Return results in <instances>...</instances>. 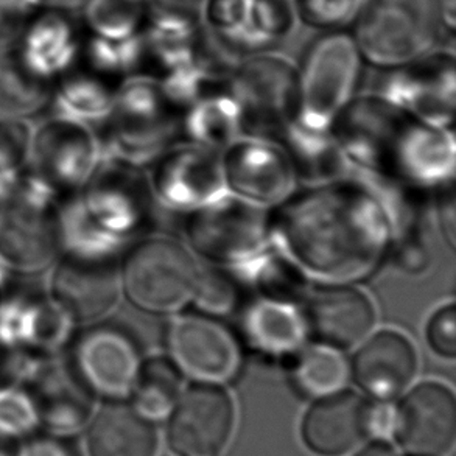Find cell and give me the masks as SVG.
Masks as SVG:
<instances>
[{
	"label": "cell",
	"mask_w": 456,
	"mask_h": 456,
	"mask_svg": "<svg viewBox=\"0 0 456 456\" xmlns=\"http://www.w3.org/2000/svg\"><path fill=\"white\" fill-rule=\"evenodd\" d=\"M78 327L45 289L18 284L0 308V335L33 363L64 357Z\"/></svg>",
	"instance_id": "obj_11"
},
{
	"label": "cell",
	"mask_w": 456,
	"mask_h": 456,
	"mask_svg": "<svg viewBox=\"0 0 456 456\" xmlns=\"http://www.w3.org/2000/svg\"><path fill=\"white\" fill-rule=\"evenodd\" d=\"M120 85L94 74L83 66L69 70L56 81L50 105L58 118H70L80 124L103 122L111 112Z\"/></svg>",
	"instance_id": "obj_23"
},
{
	"label": "cell",
	"mask_w": 456,
	"mask_h": 456,
	"mask_svg": "<svg viewBox=\"0 0 456 456\" xmlns=\"http://www.w3.org/2000/svg\"><path fill=\"white\" fill-rule=\"evenodd\" d=\"M352 456H402V453L389 439H366L352 452Z\"/></svg>",
	"instance_id": "obj_42"
},
{
	"label": "cell",
	"mask_w": 456,
	"mask_h": 456,
	"mask_svg": "<svg viewBox=\"0 0 456 456\" xmlns=\"http://www.w3.org/2000/svg\"><path fill=\"white\" fill-rule=\"evenodd\" d=\"M33 364L30 358L0 335V391L20 387Z\"/></svg>",
	"instance_id": "obj_38"
},
{
	"label": "cell",
	"mask_w": 456,
	"mask_h": 456,
	"mask_svg": "<svg viewBox=\"0 0 456 456\" xmlns=\"http://www.w3.org/2000/svg\"><path fill=\"white\" fill-rule=\"evenodd\" d=\"M456 441V399L447 385L422 382L395 403L393 443L402 456H447Z\"/></svg>",
	"instance_id": "obj_12"
},
{
	"label": "cell",
	"mask_w": 456,
	"mask_h": 456,
	"mask_svg": "<svg viewBox=\"0 0 456 456\" xmlns=\"http://www.w3.org/2000/svg\"><path fill=\"white\" fill-rule=\"evenodd\" d=\"M351 368L341 351L329 346H314L297 355L291 368V383L305 399H322L343 391Z\"/></svg>",
	"instance_id": "obj_28"
},
{
	"label": "cell",
	"mask_w": 456,
	"mask_h": 456,
	"mask_svg": "<svg viewBox=\"0 0 456 456\" xmlns=\"http://www.w3.org/2000/svg\"><path fill=\"white\" fill-rule=\"evenodd\" d=\"M198 270L179 243L154 237L131 248L120 266V284L134 307L150 314H172L193 297Z\"/></svg>",
	"instance_id": "obj_5"
},
{
	"label": "cell",
	"mask_w": 456,
	"mask_h": 456,
	"mask_svg": "<svg viewBox=\"0 0 456 456\" xmlns=\"http://www.w3.org/2000/svg\"><path fill=\"white\" fill-rule=\"evenodd\" d=\"M349 368L354 382L368 399L393 402L413 383L418 354L405 335L380 330L360 346Z\"/></svg>",
	"instance_id": "obj_18"
},
{
	"label": "cell",
	"mask_w": 456,
	"mask_h": 456,
	"mask_svg": "<svg viewBox=\"0 0 456 456\" xmlns=\"http://www.w3.org/2000/svg\"><path fill=\"white\" fill-rule=\"evenodd\" d=\"M249 6H251V0H204L203 2L201 20L204 27L212 35H216L234 55H237L235 52L237 41L247 28Z\"/></svg>",
	"instance_id": "obj_32"
},
{
	"label": "cell",
	"mask_w": 456,
	"mask_h": 456,
	"mask_svg": "<svg viewBox=\"0 0 456 456\" xmlns=\"http://www.w3.org/2000/svg\"><path fill=\"white\" fill-rule=\"evenodd\" d=\"M276 266V268H274V270H276V273H274V278L278 279L279 278V268H278V265H274ZM274 287H276V290H281V282H279V281H274Z\"/></svg>",
	"instance_id": "obj_46"
},
{
	"label": "cell",
	"mask_w": 456,
	"mask_h": 456,
	"mask_svg": "<svg viewBox=\"0 0 456 456\" xmlns=\"http://www.w3.org/2000/svg\"><path fill=\"white\" fill-rule=\"evenodd\" d=\"M20 387L30 395L45 432L74 436L86 428L99 407V399L64 357L33 364Z\"/></svg>",
	"instance_id": "obj_15"
},
{
	"label": "cell",
	"mask_w": 456,
	"mask_h": 456,
	"mask_svg": "<svg viewBox=\"0 0 456 456\" xmlns=\"http://www.w3.org/2000/svg\"><path fill=\"white\" fill-rule=\"evenodd\" d=\"M351 27L364 62L383 70L418 61L445 39L439 0H360Z\"/></svg>",
	"instance_id": "obj_3"
},
{
	"label": "cell",
	"mask_w": 456,
	"mask_h": 456,
	"mask_svg": "<svg viewBox=\"0 0 456 456\" xmlns=\"http://www.w3.org/2000/svg\"><path fill=\"white\" fill-rule=\"evenodd\" d=\"M37 410L22 387L0 391V439L19 444L39 432Z\"/></svg>",
	"instance_id": "obj_31"
},
{
	"label": "cell",
	"mask_w": 456,
	"mask_h": 456,
	"mask_svg": "<svg viewBox=\"0 0 456 456\" xmlns=\"http://www.w3.org/2000/svg\"><path fill=\"white\" fill-rule=\"evenodd\" d=\"M184 391V376L170 357L142 360L128 401L149 419H166Z\"/></svg>",
	"instance_id": "obj_27"
},
{
	"label": "cell",
	"mask_w": 456,
	"mask_h": 456,
	"mask_svg": "<svg viewBox=\"0 0 456 456\" xmlns=\"http://www.w3.org/2000/svg\"><path fill=\"white\" fill-rule=\"evenodd\" d=\"M28 19L12 0H0V52L12 47Z\"/></svg>",
	"instance_id": "obj_40"
},
{
	"label": "cell",
	"mask_w": 456,
	"mask_h": 456,
	"mask_svg": "<svg viewBox=\"0 0 456 456\" xmlns=\"http://www.w3.org/2000/svg\"><path fill=\"white\" fill-rule=\"evenodd\" d=\"M438 216L443 234L447 239V243L451 247H455L456 232V214H455V191L451 185L449 191H444V195L439 198Z\"/></svg>",
	"instance_id": "obj_41"
},
{
	"label": "cell",
	"mask_w": 456,
	"mask_h": 456,
	"mask_svg": "<svg viewBox=\"0 0 456 456\" xmlns=\"http://www.w3.org/2000/svg\"><path fill=\"white\" fill-rule=\"evenodd\" d=\"M16 456H83L74 436L39 432L19 443Z\"/></svg>",
	"instance_id": "obj_37"
},
{
	"label": "cell",
	"mask_w": 456,
	"mask_h": 456,
	"mask_svg": "<svg viewBox=\"0 0 456 456\" xmlns=\"http://www.w3.org/2000/svg\"><path fill=\"white\" fill-rule=\"evenodd\" d=\"M166 456H173V455H166Z\"/></svg>",
	"instance_id": "obj_48"
},
{
	"label": "cell",
	"mask_w": 456,
	"mask_h": 456,
	"mask_svg": "<svg viewBox=\"0 0 456 456\" xmlns=\"http://www.w3.org/2000/svg\"><path fill=\"white\" fill-rule=\"evenodd\" d=\"M30 125L20 118H0V185L8 184L27 170L30 158Z\"/></svg>",
	"instance_id": "obj_33"
},
{
	"label": "cell",
	"mask_w": 456,
	"mask_h": 456,
	"mask_svg": "<svg viewBox=\"0 0 456 456\" xmlns=\"http://www.w3.org/2000/svg\"><path fill=\"white\" fill-rule=\"evenodd\" d=\"M304 321L320 345L346 351L368 337L376 324V312L362 291L332 287L312 295Z\"/></svg>",
	"instance_id": "obj_19"
},
{
	"label": "cell",
	"mask_w": 456,
	"mask_h": 456,
	"mask_svg": "<svg viewBox=\"0 0 456 456\" xmlns=\"http://www.w3.org/2000/svg\"><path fill=\"white\" fill-rule=\"evenodd\" d=\"M363 62L351 31H322L312 39L297 69V120L304 128L322 131L339 118L357 91Z\"/></svg>",
	"instance_id": "obj_4"
},
{
	"label": "cell",
	"mask_w": 456,
	"mask_h": 456,
	"mask_svg": "<svg viewBox=\"0 0 456 456\" xmlns=\"http://www.w3.org/2000/svg\"><path fill=\"white\" fill-rule=\"evenodd\" d=\"M66 362L99 401H126L142 364L136 339L110 321L78 327Z\"/></svg>",
	"instance_id": "obj_8"
},
{
	"label": "cell",
	"mask_w": 456,
	"mask_h": 456,
	"mask_svg": "<svg viewBox=\"0 0 456 456\" xmlns=\"http://www.w3.org/2000/svg\"><path fill=\"white\" fill-rule=\"evenodd\" d=\"M81 45L80 27L69 12L41 10L28 19L12 49L30 72L55 85L78 66Z\"/></svg>",
	"instance_id": "obj_17"
},
{
	"label": "cell",
	"mask_w": 456,
	"mask_h": 456,
	"mask_svg": "<svg viewBox=\"0 0 456 456\" xmlns=\"http://www.w3.org/2000/svg\"><path fill=\"white\" fill-rule=\"evenodd\" d=\"M166 419L173 456H223L234 438V399L223 385L197 382L184 388Z\"/></svg>",
	"instance_id": "obj_9"
},
{
	"label": "cell",
	"mask_w": 456,
	"mask_h": 456,
	"mask_svg": "<svg viewBox=\"0 0 456 456\" xmlns=\"http://www.w3.org/2000/svg\"><path fill=\"white\" fill-rule=\"evenodd\" d=\"M19 276L0 260V308L18 285Z\"/></svg>",
	"instance_id": "obj_43"
},
{
	"label": "cell",
	"mask_w": 456,
	"mask_h": 456,
	"mask_svg": "<svg viewBox=\"0 0 456 456\" xmlns=\"http://www.w3.org/2000/svg\"><path fill=\"white\" fill-rule=\"evenodd\" d=\"M226 178L237 193L259 203H272L290 191L287 160L265 143H237L226 158Z\"/></svg>",
	"instance_id": "obj_22"
},
{
	"label": "cell",
	"mask_w": 456,
	"mask_h": 456,
	"mask_svg": "<svg viewBox=\"0 0 456 456\" xmlns=\"http://www.w3.org/2000/svg\"><path fill=\"white\" fill-rule=\"evenodd\" d=\"M44 10H60V12H75L81 10L86 0H41Z\"/></svg>",
	"instance_id": "obj_44"
},
{
	"label": "cell",
	"mask_w": 456,
	"mask_h": 456,
	"mask_svg": "<svg viewBox=\"0 0 456 456\" xmlns=\"http://www.w3.org/2000/svg\"><path fill=\"white\" fill-rule=\"evenodd\" d=\"M368 407L370 399L351 389L316 399L299 426L304 447L314 456L351 455L368 439Z\"/></svg>",
	"instance_id": "obj_16"
},
{
	"label": "cell",
	"mask_w": 456,
	"mask_h": 456,
	"mask_svg": "<svg viewBox=\"0 0 456 456\" xmlns=\"http://www.w3.org/2000/svg\"><path fill=\"white\" fill-rule=\"evenodd\" d=\"M167 346L173 363L195 382L223 385L240 368V347L234 335L210 316L176 318L168 327Z\"/></svg>",
	"instance_id": "obj_13"
},
{
	"label": "cell",
	"mask_w": 456,
	"mask_h": 456,
	"mask_svg": "<svg viewBox=\"0 0 456 456\" xmlns=\"http://www.w3.org/2000/svg\"><path fill=\"white\" fill-rule=\"evenodd\" d=\"M0 189H2V185H0Z\"/></svg>",
	"instance_id": "obj_49"
},
{
	"label": "cell",
	"mask_w": 456,
	"mask_h": 456,
	"mask_svg": "<svg viewBox=\"0 0 456 456\" xmlns=\"http://www.w3.org/2000/svg\"><path fill=\"white\" fill-rule=\"evenodd\" d=\"M62 203L28 170L0 189V260L18 276L43 273L62 251Z\"/></svg>",
	"instance_id": "obj_2"
},
{
	"label": "cell",
	"mask_w": 456,
	"mask_h": 456,
	"mask_svg": "<svg viewBox=\"0 0 456 456\" xmlns=\"http://www.w3.org/2000/svg\"><path fill=\"white\" fill-rule=\"evenodd\" d=\"M53 86L25 68L14 50L0 53V118H31L52 102Z\"/></svg>",
	"instance_id": "obj_25"
},
{
	"label": "cell",
	"mask_w": 456,
	"mask_h": 456,
	"mask_svg": "<svg viewBox=\"0 0 456 456\" xmlns=\"http://www.w3.org/2000/svg\"><path fill=\"white\" fill-rule=\"evenodd\" d=\"M237 297V285L226 273L216 268L198 270L191 299L203 312L210 314H228L234 308Z\"/></svg>",
	"instance_id": "obj_35"
},
{
	"label": "cell",
	"mask_w": 456,
	"mask_h": 456,
	"mask_svg": "<svg viewBox=\"0 0 456 456\" xmlns=\"http://www.w3.org/2000/svg\"><path fill=\"white\" fill-rule=\"evenodd\" d=\"M240 122L256 134L287 130L299 110L297 69L273 52L243 58L229 77Z\"/></svg>",
	"instance_id": "obj_6"
},
{
	"label": "cell",
	"mask_w": 456,
	"mask_h": 456,
	"mask_svg": "<svg viewBox=\"0 0 456 456\" xmlns=\"http://www.w3.org/2000/svg\"><path fill=\"white\" fill-rule=\"evenodd\" d=\"M285 237L310 270L337 278L370 272L382 253V220L368 198L337 185L312 191L287 209Z\"/></svg>",
	"instance_id": "obj_1"
},
{
	"label": "cell",
	"mask_w": 456,
	"mask_h": 456,
	"mask_svg": "<svg viewBox=\"0 0 456 456\" xmlns=\"http://www.w3.org/2000/svg\"><path fill=\"white\" fill-rule=\"evenodd\" d=\"M380 97L430 124L452 120L455 103V56L433 50L418 61L387 70Z\"/></svg>",
	"instance_id": "obj_14"
},
{
	"label": "cell",
	"mask_w": 456,
	"mask_h": 456,
	"mask_svg": "<svg viewBox=\"0 0 456 456\" xmlns=\"http://www.w3.org/2000/svg\"><path fill=\"white\" fill-rule=\"evenodd\" d=\"M241 330L254 349L281 355L303 345L307 327L293 304L268 297L248 307L241 318Z\"/></svg>",
	"instance_id": "obj_24"
},
{
	"label": "cell",
	"mask_w": 456,
	"mask_h": 456,
	"mask_svg": "<svg viewBox=\"0 0 456 456\" xmlns=\"http://www.w3.org/2000/svg\"><path fill=\"white\" fill-rule=\"evenodd\" d=\"M142 31L120 41L87 35L81 45L80 66L106 80L122 85L126 78L142 72Z\"/></svg>",
	"instance_id": "obj_29"
},
{
	"label": "cell",
	"mask_w": 456,
	"mask_h": 456,
	"mask_svg": "<svg viewBox=\"0 0 456 456\" xmlns=\"http://www.w3.org/2000/svg\"><path fill=\"white\" fill-rule=\"evenodd\" d=\"M395 422V403L388 401H372L368 407V439H389L393 441Z\"/></svg>",
	"instance_id": "obj_39"
},
{
	"label": "cell",
	"mask_w": 456,
	"mask_h": 456,
	"mask_svg": "<svg viewBox=\"0 0 456 456\" xmlns=\"http://www.w3.org/2000/svg\"><path fill=\"white\" fill-rule=\"evenodd\" d=\"M87 456H158L159 432L128 399L103 402L85 428Z\"/></svg>",
	"instance_id": "obj_21"
},
{
	"label": "cell",
	"mask_w": 456,
	"mask_h": 456,
	"mask_svg": "<svg viewBox=\"0 0 456 456\" xmlns=\"http://www.w3.org/2000/svg\"><path fill=\"white\" fill-rule=\"evenodd\" d=\"M81 20L89 35L120 41L143 30L147 6L134 0H86Z\"/></svg>",
	"instance_id": "obj_30"
},
{
	"label": "cell",
	"mask_w": 456,
	"mask_h": 456,
	"mask_svg": "<svg viewBox=\"0 0 456 456\" xmlns=\"http://www.w3.org/2000/svg\"><path fill=\"white\" fill-rule=\"evenodd\" d=\"M191 245L212 259L240 260L259 249L264 222L257 210L239 201L220 203L193 216L189 226Z\"/></svg>",
	"instance_id": "obj_20"
},
{
	"label": "cell",
	"mask_w": 456,
	"mask_h": 456,
	"mask_svg": "<svg viewBox=\"0 0 456 456\" xmlns=\"http://www.w3.org/2000/svg\"><path fill=\"white\" fill-rule=\"evenodd\" d=\"M428 346L441 357L455 358L456 355V308L449 304L433 314L427 326Z\"/></svg>",
	"instance_id": "obj_36"
},
{
	"label": "cell",
	"mask_w": 456,
	"mask_h": 456,
	"mask_svg": "<svg viewBox=\"0 0 456 456\" xmlns=\"http://www.w3.org/2000/svg\"><path fill=\"white\" fill-rule=\"evenodd\" d=\"M134 2H141V4H147V0H134Z\"/></svg>",
	"instance_id": "obj_47"
},
{
	"label": "cell",
	"mask_w": 456,
	"mask_h": 456,
	"mask_svg": "<svg viewBox=\"0 0 456 456\" xmlns=\"http://www.w3.org/2000/svg\"><path fill=\"white\" fill-rule=\"evenodd\" d=\"M45 290L78 326L105 318L122 293L118 257L62 249L50 266Z\"/></svg>",
	"instance_id": "obj_10"
},
{
	"label": "cell",
	"mask_w": 456,
	"mask_h": 456,
	"mask_svg": "<svg viewBox=\"0 0 456 456\" xmlns=\"http://www.w3.org/2000/svg\"><path fill=\"white\" fill-rule=\"evenodd\" d=\"M16 451H18V444L0 439V456H16Z\"/></svg>",
	"instance_id": "obj_45"
},
{
	"label": "cell",
	"mask_w": 456,
	"mask_h": 456,
	"mask_svg": "<svg viewBox=\"0 0 456 456\" xmlns=\"http://www.w3.org/2000/svg\"><path fill=\"white\" fill-rule=\"evenodd\" d=\"M360 0H293L299 24L330 31L351 25Z\"/></svg>",
	"instance_id": "obj_34"
},
{
	"label": "cell",
	"mask_w": 456,
	"mask_h": 456,
	"mask_svg": "<svg viewBox=\"0 0 456 456\" xmlns=\"http://www.w3.org/2000/svg\"><path fill=\"white\" fill-rule=\"evenodd\" d=\"M103 158L102 142L89 125L53 116L33 131L27 170L68 203L93 178Z\"/></svg>",
	"instance_id": "obj_7"
},
{
	"label": "cell",
	"mask_w": 456,
	"mask_h": 456,
	"mask_svg": "<svg viewBox=\"0 0 456 456\" xmlns=\"http://www.w3.org/2000/svg\"><path fill=\"white\" fill-rule=\"evenodd\" d=\"M297 24L293 0H251L247 28L239 37L235 52L241 60L273 52L293 37Z\"/></svg>",
	"instance_id": "obj_26"
}]
</instances>
